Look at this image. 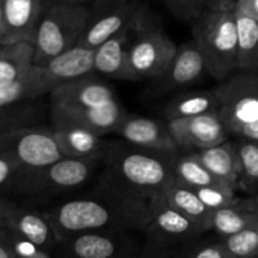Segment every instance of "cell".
Segmentation results:
<instances>
[{
  "instance_id": "1",
  "label": "cell",
  "mask_w": 258,
  "mask_h": 258,
  "mask_svg": "<svg viewBox=\"0 0 258 258\" xmlns=\"http://www.w3.org/2000/svg\"><path fill=\"white\" fill-rule=\"evenodd\" d=\"M151 202L123 196L100 180L88 196L58 202L44 212L63 239L91 231L141 232L150 217Z\"/></svg>"
},
{
  "instance_id": "2",
  "label": "cell",
  "mask_w": 258,
  "mask_h": 258,
  "mask_svg": "<svg viewBox=\"0 0 258 258\" xmlns=\"http://www.w3.org/2000/svg\"><path fill=\"white\" fill-rule=\"evenodd\" d=\"M174 156L128 144L106 145L101 181L130 198L151 202L174 178Z\"/></svg>"
},
{
  "instance_id": "3",
  "label": "cell",
  "mask_w": 258,
  "mask_h": 258,
  "mask_svg": "<svg viewBox=\"0 0 258 258\" xmlns=\"http://www.w3.org/2000/svg\"><path fill=\"white\" fill-rule=\"evenodd\" d=\"M191 33L212 78L221 82L238 71V29L234 10L207 8L191 23Z\"/></svg>"
},
{
  "instance_id": "4",
  "label": "cell",
  "mask_w": 258,
  "mask_h": 258,
  "mask_svg": "<svg viewBox=\"0 0 258 258\" xmlns=\"http://www.w3.org/2000/svg\"><path fill=\"white\" fill-rule=\"evenodd\" d=\"M88 5L45 3L34 40V64L44 66L55 55L78 44L86 29Z\"/></svg>"
},
{
  "instance_id": "5",
  "label": "cell",
  "mask_w": 258,
  "mask_h": 258,
  "mask_svg": "<svg viewBox=\"0 0 258 258\" xmlns=\"http://www.w3.org/2000/svg\"><path fill=\"white\" fill-rule=\"evenodd\" d=\"M102 158H64L37 170H20L12 183L22 193L37 198L72 193L95 175Z\"/></svg>"
},
{
  "instance_id": "6",
  "label": "cell",
  "mask_w": 258,
  "mask_h": 258,
  "mask_svg": "<svg viewBox=\"0 0 258 258\" xmlns=\"http://www.w3.org/2000/svg\"><path fill=\"white\" fill-rule=\"evenodd\" d=\"M141 232L145 236L141 256L171 257L179 246L209 231L171 206L161 193L151 202L150 217Z\"/></svg>"
},
{
  "instance_id": "7",
  "label": "cell",
  "mask_w": 258,
  "mask_h": 258,
  "mask_svg": "<svg viewBox=\"0 0 258 258\" xmlns=\"http://www.w3.org/2000/svg\"><path fill=\"white\" fill-rule=\"evenodd\" d=\"M0 156L14 160L22 170H37L64 158L53 128L4 125H0Z\"/></svg>"
},
{
  "instance_id": "8",
  "label": "cell",
  "mask_w": 258,
  "mask_h": 258,
  "mask_svg": "<svg viewBox=\"0 0 258 258\" xmlns=\"http://www.w3.org/2000/svg\"><path fill=\"white\" fill-rule=\"evenodd\" d=\"M178 45L160 28L154 27L150 13L144 10L128 52V67L134 81L158 80L165 73Z\"/></svg>"
},
{
  "instance_id": "9",
  "label": "cell",
  "mask_w": 258,
  "mask_h": 258,
  "mask_svg": "<svg viewBox=\"0 0 258 258\" xmlns=\"http://www.w3.org/2000/svg\"><path fill=\"white\" fill-rule=\"evenodd\" d=\"M218 113L231 135L258 120V72L238 70L214 88Z\"/></svg>"
},
{
  "instance_id": "10",
  "label": "cell",
  "mask_w": 258,
  "mask_h": 258,
  "mask_svg": "<svg viewBox=\"0 0 258 258\" xmlns=\"http://www.w3.org/2000/svg\"><path fill=\"white\" fill-rule=\"evenodd\" d=\"M140 0H95L88 5L86 29L78 44L97 48L134 19L143 8Z\"/></svg>"
},
{
  "instance_id": "11",
  "label": "cell",
  "mask_w": 258,
  "mask_h": 258,
  "mask_svg": "<svg viewBox=\"0 0 258 258\" xmlns=\"http://www.w3.org/2000/svg\"><path fill=\"white\" fill-rule=\"evenodd\" d=\"M168 127L180 150L197 151L228 140L231 133L218 112L168 121Z\"/></svg>"
},
{
  "instance_id": "12",
  "label": "cell",
  "mask_w": 258,
  "mask_h": 258,
  "mask_svg": "<svg viewBox=\"0 0 258 258\" xmlns=\"http://www.w3.org/2000/svg\"><path fill=\"white\" fill-rule=\"evenodd\" d=\"M145 8V5H143L130 23L95 48V73L113 80L134 81L128 67V52Z\"/></svg>"
},
{
  "instance_id": "13",
  "label": "cell",
  "mask_w": 258,
  "mask_h": 258,
  "mask_svg": "<svg viewBox=\"0 0 258 258\" xmlns=\"http://www.w3.org/2000/svg\"><path fill=\"white\" fill-rule=\"evenodd\" d=\"M126 231H91L60 239L58 248L68 257L112 258L133 256L134 246Z\"/></svg>"
},
{
  "instance_id": "14",
  "label": "cell",
  "mask_w": 258,
  "mask_h": 258,
  "mask_svg": "<svg viewBox=\"0 0 258 258\" xmlns=\"http://www.w3.org/2000/svg\"><path fill=\"white\" fill-rule=\"evenodd\" d=\"M207 73L206 60L196 40L178 45L175 55L160 78L156 80L154 95L161 96L186 90L203 78Z\"/></svg>"
},
{
  "instance_id": "15",
  "label": "cell",
  "mask_w": 258,
  "mask_h": 258,
  "mask_svg": "<svg viewBox=\"0 0 258 258\" xmlns=\"http://www.w3.org/2000/svg\"><path fill=\"white\" fill-rule=\"evenodd\" d=\"M53 125L71 123L88 128L100 135L113 133L126 116V111L117 100L101 106H50Z\"/></svg>"
},
{
  "instance_id": "16",
  "label": "cell",
  "mask_w": 258,
  "mask_h": 258,
  "mask_svg": "<svg viewBox=\"0 0 258 258\" xmlns=\"http://www.w3.org/2000/svg\"><path fill=\"white\" fill-rule=\"evenodd\" d=\"M115 134L131 145L156 151L164 155L175 156L180 151L168 125H163L159 121L146 116L126 113Z\"/></svg>"
},
{
  "instance_id": "17",
  "label": "cell",
  "mask_w": 258,
  "mask_h": 258,
  "mask_svg": "<svg viewBox=\"0 0 258 258\" xmlns=\"http://www.w3.org/2000/svg\"><path fill=\"white\" fill-rule=\"evenodd\" d=\"M95 73L68 81L50 91V106H101L116 101L115 91Z\"/></svg>"
},
{
  "instance_id": "18",
  "label": "cell",
  "mask_w": 258,
  "mask_h": 258,
  "mask_svg": "<svg viewBox=\"0 0 258 258\" xmlns=\"http://www.w3.org/2000/svg\"><path fill=\"white\" fill-rule=\"evenodd\" d=\"M93 57H95L93 48L77 44L55 55L47 64L39 66L42 70L43 80L49 88V93L62 83L95 73Z\"/></svg>"
},
{
  "instance_id": "19",
  "label": "cell",
  "mask_w": 258,
  "mask_h": 258,
  "mask_svg": "<svg viewBox=\"0 0 258 258\" xmlns=\"http://www.w3.org/2000/svg\"><path fill=\"white\" fill-rule=\"evenodd\" d=\"M5 228L30 239L47 251L52 252L59 246V236L44 211H34L15 204L8 213Z\"/></svg>"
},
{
  "instance_id": "20",
  "label": "cell",
  "mask_w": 258,
  "mask_h": 258,
  "mask_svg": "<svg viewBox=\"0 0 258 258\" xmlns=\"http://www.w3.org/2000/svg\"><path fill=\"white\" fill-rule=\"evenodd\" d=\"M44 0H4V35L3 43L34 40Z\"/></svg>"
},
{
  "instance_id": "21",
  "label": "cell",
  "mask_w": 258,
  "mask_h": 258,
  "mask_svg": "<svg viewBox=\"0 0 258 258\" xmlns=\"http://www.w3.org/2000/svg\"><path fill=\"white\" fill-rule=\"evenodd\" d=\"M53 126L54 138L64 156L81 159L102 158L106 149L102 135L71 123H57Z\"/></svg>"
},
{
  "instance_id": "22",
  "label": "cell",
  "mask_w": 258,
  "mask_h": 258,
  "mask_svg": "<svg viewBox=\"0 0 258 258\" xmlns=\"http://www.w3.org/2000/svg\"><path fill=\"white\" fill-rule=\"evenodd\" d=\"M217 178L238 189L242 168L237 143L226 140L203 150L191 151Z\"/></svg>"
},
{
  "instance_id": "23",
  "label": "cell",
  "mask_w": 258,
  "mask_h": 258,
  "mask_svg": "<svg viewBox=\"0 0 258 258\" xmlns=\"http://www.w3.org/2000/svg\"><path fill=\"white\" fill-rule=\"evenodd\" d=\"M258 221V206L253 198L239 199L227 204L212 213V231L222 238H227Z\"/></svg>"
},
{
  "instance_id": "24",
  "label": "cell",
  "mask_w": 258,
  "mask_h": 258,
  "mask_svg": "<svg viewBox=\"0 0 258 258\" xmlns=\"http://www.w3.org/2000/svg\"><path fill=\"white\" fill-rule=\"evenodd\" d=\"M166 201L175 207L176 209L188 216L189 218L199 222L209 232L212 231V211L199 198L197 191L191 186L186 185L183 181L174 176L163 190Z\"/></svg>"
},
{
  "instance_id": "25",
  "label": "cell",
  "mask_w": 258,
  "mask_h": 258,
  "mask_svg": "<svg viewBox=\"0 0 258 258\" xmlns=\"http://www.w3.org/2000/svg\"><path fill=\"white\" fill-rule=\"evenodd\" d=\"M44 95H49V88L43 80L40 67L34 64L22 78L0 83V111Z\"/></svg>"
},
{
  "instance_id": "26",
  "label": "cell",
  "mask_w": 258,
  "mask_h": 258,
  "mask_svg": "<svg viewBox=\"0 0 258 258\" xmlns=\"http://www.w3.org/2000/svg\"><path fill=\"white\" fill-rule=\"evenodd\" d=\"M218 98L213 91H181L164 107L166 120L191 117L207 112H218Z\"/></svg>"
},
{
  "instance_id": "27",
  "label": "cell",
  "mask_w": 258,
  "mask_h": 258,
  "mask_svg": "<svg viewBox=\"0 0 258 258\" xmlns=\"http://www.w3.org/2000/svg\"><path fill=\"white\" fill-rule=\"evenodd\" d=\"M34 44L28 40L3 43L0 47V83L27 75L34 66Z\"/></svg>"
},
{
  "instance_id": "28",
  "label": "cell",
  "mask_w": 258,
  "mask_h": 258,
  "mask_svg": "<svg viewBox=\"0 0 258 258\" xmlns=\"http://www.w3.org/2000/svg\"><path fill=\"white\" fill-rule=\"evenodd\" d=\"M238 29V70L258 72V22L234 10Z\"/></svg>"
},
{
  "instance_id": "29",
  "label": "cell",
  "mask_w": 258,
  "mask_h": 258,
  "mask_svg": "<svg viewBox=\"0 0 258 258\" xmlns=\"http://www.w3.org/2000/svg\"><path fill=\"white\" fill-rule=\"evenodd\" d=\"M173 170L176 179L183 181L193 189L213 185L217 183H226L217 178L193 153L178 154L173 159Z\"/></svg>"
},
{
  "instance_id": "30",
  "label": "cell",
  "mask_w": 258,
  "mask_h": 258,
  "mask_svg": "<svg viewBox=\"0 0 258 258\" xmlns=\"http://www.w3.org/2000/svg\"><path fill=\"white\" fill-rule=\"evenodd\" d=\"M206 234V233H204ZM204 234L185 242L173 252L176 258H233L222 237L204 238Z\"/></svg>"
},
{
  "instance_id": "31",
  "label": "cell",
  "mask_w": 258,
  "mask_h": 258,
  "mask_svg": "<svg viewBox=\"0 0 258 258\" xmlns=\"http://www.w3.org/2000/svg\"><path fill=\"white\" fill-rule=\"evenodd\" d=\"M239 159H241L242 174L238 189L254 193L258 191V140L239 138L237 141Z\"/></svg>"
},
{
  "instance_id": "32",
  "label": "cell",
  "mask_w": 258,
  "mask_h": 258,
  "mask_svg": "<svg viewBox=\"0 0 258 258\" xmlns=\"http://www.w3.org/2000/svg\"><path fill=\"white\" fill-rule=\"evenodd\" d=\"M233 258L258 257V221L243 231L224 238Z\"/></svg>"
},
{
  "instance_id": "33",
  "label": "cell",
  "mask_w": 258,
  "mask_h": 258,
  "mask_svg": "<svg viewBox=\"0 0 258 258\" xmlns=\"http://www.w3.org/2000/svg\"><path fill=\"white\" fill-rule=\"evenodd\" d=\"M194 190L197 191L202 202L212 211L233 203L237 199V189L228 183H217L213 185L197 188Z\"/></svg>"
},
{
  "instance_id": "34",
  "label": "cell",
  "mask_w": 258,
  "mask_h": 258,
  "mask_svg": "<svg viewBox=\"0 0 258 258\" xmlns=\"http://www.w3.org/2000/svg\"><path fill=\"white\" fill-rule=\"evenodd\" d=\"M5 236H7L8 243L12 248L15 258H50L52 252L42 248L30 239L15 233L9 228H5Z\"/></svg>"
},
{
  "instance_id": "35",
  "label": "cell",
  "mask_w": 258,
  "mask_h": 258,
  "mask_svg": "<svg viewBox=\"0 0 258 258\" xmlns=\"http://www.w3.org/2000/svg\"><path fill=\"white\" fill-rule=\"evenodd\" d=\"M166 9L179 20L193 23L207 9L208 0H161Z\"/></svg>"
},
{
  "instance_id": "36",
  "label": "cell",
  "mask_w": 258,
  "mask_h": 258,
  "mask_svg": "<svg viewBox=\"0 0 258 258\" xmlns=\"http://www.w3.org/2000/svg\"><path fill=\"white\" fill-rule=\"evenodd\" d=\"M22 170L20 165L7 156H0V188L12 185L18 173Z\"/></svg>"
},
{
  "instance_id": "37",
  "label": "cell",
  "mask_w": 258,
  "mask_h": 258,
  "mask_svg": "<svg viewBox=\"0 0 258 258\" xmlns=\"http://www.w3.org/2000/svg\"><path fill=\"white\" fill-rule=\"evenodd\" d=\"M233 10H237L258 22V0H239Z\"/></svg>"
},
{
  "instance_id": "38",
  "label": "cell",
  "mask_w": 258,
  "mask_h": 258,
  "mask_svg": "<svg viewBox=\"0 0 258 258\" xmlns=\"http://www.w3.org/2000/svg\"><path fill=\"white\" fill-rule=\"evenodd\" d=\"M233 136L258 140V120L253 121V122L251 123H247V125L242 126V127H239L238 130L233 134Z\"/></svg>"
},
{
  "instance_id": "39",
  "label": "cell",
  "mask_w": 258,
  "mask_h": 258,
  "mask_svg": "<svg viewBox=\"0 0 258 258\" xmlns=\"http://www.w3.org/2000/svg\"><path fill=\"white\" fill-rule=\"evenodd\" d=\"M239 0H208V9L213 10H233Z\"/></svg>"
},
{
  "instance_id": "40",
  "label": "cell",
  "mask_w": 258,
  "mask_h": 258,
  "mask_svg": "<svg viewBox=\"0 0 258 258\" xmlns=\"http://www.w3.org/2000/svg\"><path fill=\"white\" fill-rule=\"evenodd\" d=\"M15 206L14 202L8 201V199L0 197V228L5 227V221H7V216L13 207Z\"/></svg>"
},
{
  "instance_id": "41",
  "label": "cell",
  "mask_w": 258,
  "mask_h": 258,
  "mask_svg": "<svg viewBox=\"0 0 258 258\" xmlns=\"http://www.w3.org/2000/svg\"><path fill=\"white\" fill-rule=\"evenodd\" d=\"M0 258H15L9 243H8L4 228H0Z\"/></svg>"
},
{
  "instance_id": "42",
  "label": "cell",
  "mask_w": 258,
  "mask_h": 258,
  "mask_svg": "<svg viewBox=\"0 0 258 258\" xmlns=\"http://www.w3.org/2000/svg\"><path fill=\"white\" fill-rule=\"evenodd\" d=\"M4 0H0V40L3 43V35H4Z\"/></svg>"
},
{
  "instance_id": "43",
  "label": "cell",
  "mask_w": 258,
  "mask_h": 258,
  "mask_svg": "<svg viewBox=\"0 0 258 258\" xmlns=\"http://www.w3.org/2000/svg\"><path fill=\"white\" fill-rule=\"evenodd\" d=\"M48 2H64V3H73V4H91L95 0H48Z\"/></svg>"
},
{
  "instance_id": "44",
  "label": "cell",
  "mask_w": 258,
  "mask_h": 258,
  "mask_svg": "<svg viewBox=\"0 0 258 258\" xmlns=\"http://www.w3.org/2000/svg\"><path fill=\"white\" fill-rule=\"evenodd\" d=\"M252 198L254 199V202H256V204L258 206V194H256V196H254V197H252Z\"/></svg>"
},
{
  "instance_id": "45",
  "label": "cell",
  "mask_w": 258,
  "mask_h": 258,
  "mask_svg": "<svg viewBox=\"0 0 258 258\" xmlns=\"http://www.w3.org/2000/svg\"><path fill=\"white\" fill-rule=\"evenodd\" d=\"M2 44H3V43H2V40H0V47H2Z\"/></svg>"
},
{
  "instance_id": "46",
  "label": "cell",
  "mask_w": 258,
  "mask_h": 258,
  "mask_svg": "<svg viewBox=\"0 0 258 258\" xmlns=\"http://www.w3.org/2000/svg\"><path fill=\"white\" fill-rule=\"evenodd\" d=\"M257 194H258V191H257Z\"/></svg>"
}]
</instances>
